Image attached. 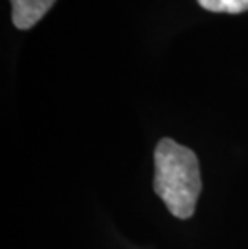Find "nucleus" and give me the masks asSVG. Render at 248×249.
Listing matches in <instances>:
<instances>
[{"label": "nucleus", "instance_id": "nucleus-2", "mask_svg": "<svg viewBox=\"0 0 248 249\" xmlns=\"http://www.w3.org/2000/svg\"><path fill=\"white\" fill-rule=\"evenodd\" d=\"M12 19L18 29H29L45 17L55 0H10Z\"/></svg>", "mask_w": 248, "mask_h": 249}, {"label": "nucleus", "instance_id": "nucleus-1", "mask_svg": "<svg viewBox=\"0 0 248 249\" xmlns=\"http://www.w3.org/2000/svg\"><path fill=\"white\" fill-rule=\"evenodd\" d=\"M153 188L177 219H189L195 213L202 177L195 153L172 139H163L155 148Z\"/></svg>", "mask_w": 248, "mask_h": 249}, {"label": "nucleus", "instance_id": "nucleus-3", "mask_svg": "<svg viewBox=\"0 0 248 249\" xmlns=\"http://www.w3.org/2000/svg\"><path fill=\"white\" fill-rule=\"evenodd\" d=\"M198 3L216 13H242L248 10V0H198Z\"/></svg>", "mask_w": 248, "mask_h": 249}]
</instances>
